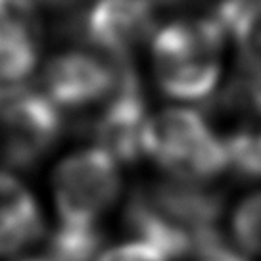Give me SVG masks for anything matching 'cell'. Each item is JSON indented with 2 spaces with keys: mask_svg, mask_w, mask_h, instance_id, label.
I'll return each mask as SVG.
<instances>
[{
  "mask_svg": "<svg viewBox=\"0 0 261 261\" xmlns=\"http://www.w3.org/2000/svg\"><path fill=\"white\" fill-rule=\"evenodd\" d=\"M64 114L41 89L0 87V163L8 169H35L56 148Z\"/></svg>",
  "mask_w": 261,
  "mask_h": 261,
  "instance_id": "cell-6",
  "label": "cell"
},
{
  "mask_svg": "<svg viewBox=\"0 0 261 261\" xmlns=\"http://www.w3.org/2000/svg\"><path fill=\"white\" fill-rule=\"evenodd\" d=\"M33 2L35 4H44V6H50V8H69L79 0H33Z\"/></svg>",
  "mask_w": 261,
  "mask_h": 261,
  "instance_id": "cell-15",
  "label": "cell"
},
{
  "mask_svg": "<svg viewBox=\"0 0 261 261\" xmlns=\"http://www.w3.org/2000/svg\"><path fill=\"white\" fill-rule=\"evenodd\" d=\"M227 33L213 14L160 25L150 44L155 85L173 100L198 104L219 90Z\"/></svg>",
  "mask_w": 261,
  "mask_h": 261,
  "instance_id": "cell-2",
  "label": "cell"
},
{
  "mask_svg": "<svg viewBox=\"0 0 261 261\" xmlns=\"http://www.w3.org/2000/svg\"><path fill=\"white\" fill-rule=\"evenodd\" d=\"M121 165L98 146L67 154L52 173L58 225L100 228L121 196Z\"/></svg>",
  "mask_w": 261,
  "mask_h": 261,
  "instance_id": "cell-4",
  "label": "cell"
},
{
  "mask_svg": "<svg viewBox=\"0 0 261 261\" xmlns=\"http://www.w3.org/2000/svg\"><path fill=\"white\" fill-rule=\"evenodd\" d=\"M213 16L234 44L242 67L261 75V0H219Z\"/></svg>",
  "mask_w": 261,
  "mask_h": 261,
  "instance_id": "cell-11",
  "label": "cell"
},
{
  "mask_svg": "<svg viewBox=\"0 0 261 261\" xmlns=\"http://www.w3.org/2000/svg\"><path fill=\"white\" fill-rule=\"evenodd\" d=\"M223 198L207 182L173 177L140 185L127 204V225L169 261L205 259L225 237L219 230Z\"/></svg>",
  "mask_w": 261,
  "mask_h": 261,
  "instance_id": "cell-1",
  "label": "cell"
},
{
  "mask_svg": "<svg viewBox=\"0 0 261 261\" xmlns=\"http://www.w3.org/2000/svg\"><path fill=\"white\" fill-rule=\"evenodd\" d=\"M135 67L89 46L69 48L50 58L41 90L62 114H94L119 92Z\"/></svg>",
  "mask_w": 261,
  "mask_h": 261,
  "instance_id": "cell-5",
  "label": "cell"
},
{
  "mask_svg": "<svg viewBox=\"0 0 261 261\" xmlns=\"http://www.w3.org/2000/svg\"><path fill=\"white\" fill-rule=\"evenodd\" d=\"M228 238L244 257H261V190L246 194L234 205Z\"/></svg>",
  "mask_w": 261,
  "mask_h": 261,
  "instance_id": "cell-12",
  "label": "cell"
},
{
  "mask_svg": "<svg viewBox=\"0 0 261 261\" xmlns=\"http://www.w3.org/2000/svg\"><path fill=\"white\" fill-rule=\"evenodd\" d=\"M148 119L150 114L146 98L139 75L135 73L106 106L90 115L85 129L94 140L92 146L102 148L119 165H127L144 158V133Z\"/></svg>",
  "mask_w": 261,
  "mask_h": 261,
  "instance_id": "cell-8",
  "label": "cell"
},
{
  "mask_svg": "<svg viewBox=\"0 0 261 261\" xmlns=\"http://www.w3.org/2000/svg\"><path fill=\"white\" fill-rule=\"evenodd\" d=\"M100 228H71L58 225L48 240V255L56 261H96L100 257Z\"/></svg>",
  "mask_w": 261,
  "mask_h": 261,
  "instance_id": "cell-13",
  "label": "cell"
},
{
  "mask_svg": "<svg viewBox=\"0 0 261 261\" xmlns=\"http://www.w3.org/2000/svg\"><path fill=\"white\" fill-rule=\"evenodd\" d=\"M44 237L39 202L10 171H0V257L23 252Z\"/></svg>",
  "mask_w": 261,
  "mask_h": 261,
  "instance_id": "cell-10",
  "label": "cell"
},
{
  "mask_svg": "<svg viewBox=\"0 0 261 261\" xmlns=\"http://www.w3.org/2000/svg\"><path fill=\"white\" fill-rule=\"evenodd\" d=\"M158 0H92L79 21L85 46L133 64L160 29Z\"/></svg>",
  "mask_w": 261,
  "mask_h": 261,
  "instance_id": "cell-7",
  "label": "cell"
},
{
  "mask_svg": "<svg viewBox=\"0 0 261 261\" xmlns=\"http://www.w3.org/2000/svg\"><path fill=\"white\" fill-rule=\"evenodd\" d=\"M144 158L167 177L207 182L228 171L225 140L210 117L194 108L173 106L150 115Z\"/></svg>",
  "mask_w": 261,
  "mask_h": 261,
  "instance_id": "cell-3",
  "label": "cell"
},
{
  "mask_svg": "<svg viewBox=\"0 0 261 261\" xmlns=\"http://www.w3.org/2000/svg\"><path fill=\"white\" fill-rule=\"evenodd\" d=\"M198 261H212V259H198Z\"/></svg>",
  "mask_w": 261,
  "mask_h": 261,
  "instance_id": "cell-18",
  "label": "cell"
},
{
  "mask_svg": "<svg viewBox=\"0 0 261 261\" xmlns=\"http://www.w3.org/2000/svg\"><path fill=\"white\" fill-rule=\"evenodd\" d=\"M96 261H169L162 252H158L146 242L133 240L129 244L114 246L100 253Z\"/></svg>",
  "mask_w": 261,
  "mask_h": 261,
  "instance_id": "cell-14",
  "label": "cell"
},
{
  "mask_svg": "<svg viewBox=\"0 0 261 261\" xmlns=\"http://www.w3.org/2000/svg\"><path fill=\"white\" fill-rule=\"evenodd\" d=\"M190 2H196V0H158V4H177V6H182V4H190Z\"/></svg>",
  "mask_w": 261,
  "mask_h": 261,
  "instance_id": "cell-17",
  "label": "cell"
},
{
  "mask_svg": "<svg viewBox=\"0 0 261 261\" xmlns=\"http://www.w3.org/2000/svg\"><path fill=\"white\" fill-rule=\"evenodd\" d=\"M19 261H56V259L50 257L48 253H44V255H29V257H23V259Z\"/></svg>",
  "mask_w": 261,
  "mask_h": 261,
  "instance_id": "cell-16",
  "label": "cell"
},
{
  "mask_svg": "<svg viewBox=\"0 0 261 261\" xmlns=\"http://www.w3.org/2000/svg\"><path fill=\"white\" fill-rule=\"evenodd\" d=\"M42 54V21L33 0H0V87H21Z\"/></svg>",
  "mask_w": 261,
  "mask_h": 261,
  "instance_id": "cell-9",
  "label": "cell"
}]
</instances>
